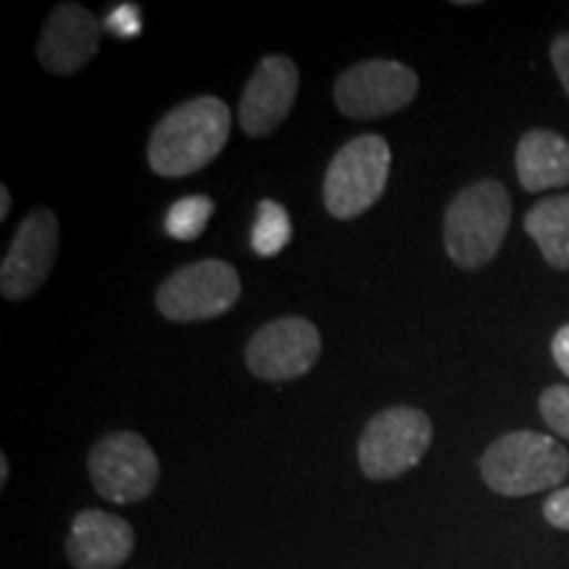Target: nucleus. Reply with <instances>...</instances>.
<instances>
[{
  "label": "nucleus",
  "mask_w": 569,
  "mask_h": 569,
  "mask_svg": "<svg viewBox=\"0 0 569 569\" xmlns=\"http://www.w3.org/2000/svg\"><path fill=\"white\" fill-rule=\"evenodd\" d=\"M134 549V530L122 517L84 509L71 519L67 557L74 569H117Z\"/></svg>",
  "instance_id": "ddd939ff"
},
{
  "label": "nucleus",
  "mask_w": 569,
  "mask_h": 569,
  "mask_svg": "<svg viewBox=\"0 0 569 569\" xmlns=\"http://www.w3.org/2000/svg\"><path fill=\"white\" fill-rule=\"evenodd\" d=\"M319 351L322 338L309 319L282 317L261 327L248 340L246 365L261 380H296L317 365Z\"/></svg>",
  "instance_id": "1a4fd4ad"
},
{
  "label": "nucleus",
  "mask_w": 569,
  "mask_h": 569,
  "mask_svg": "<svg viewBox=\"0 0 569 569\" xmlns=\"http://www.w3.org/2000/svg\"><path fill=\"white\" fill-rule=\"evenodd\" d=\"M230 109L213 96L177 106L156 124L148 163L159 177H188L222 153L230 138Z\"/></svg>",
  "instance_id": "f257e3e1"
},
{
  "label": "nucleus",
  "mask_w": 569,
  "mask_h": 569,
  "mask_svg": "<svg viewBox=\"0 0 569 569\" xmlns=\"http://www.w3.org/2000/svg\"><path fill=\"white\" fill-rule=\"evenodd\" d=\"M213 213V201L209 196H188L177 201L167 211V232L177 240H196L201 238L206 224Z\"/></svg>",
  "instance_id": "f3484780"
},
{
  "label": "nucleus",
  "mask_w": 569,
  "mask_h": 569,
  "mask_svg": "<svg viewBox=\"0 0 569 569\" xmlns=\"http://www.w3.org/2000/svg\"><path fill=\"white\" fill-rule=\"evenodd\" d=\"M106 30L119 38H132L140 32V11L134 6H119L106 19Z\"/></svg>",
  "instance_id": "6ab92c4d"
},
{
  "label": "nucleus",
  "mask_w": 569,
  "mask_h": 569,
  "mask_svg": "<svg viewBox=\"0 0 569 569\" xmlns=\"http://www.w3.org/2000/svg\"><path fill=\"white\" fill-rule=\"evenodd\" d=\"M525 232L553 269H569V196H551L532 206L525 217Z\"/></svg>",
  "instance_id": "2eb2a0df"
},
{
  "label": "nucleus",
  "mask_w": 569,
  "mask_h": 569,
  "mask_svg": "<svg viewBox=\"0 0 569 569\" xmlns=\"http://www.w3.org/2000/svg\"><path fill=\"white\" fill-rule=\"evenodd\" d=\"M298 96V67L288 56H267L248 80L240 98V127L251 138H264L282 124Z\"/></svg>",
  "instance_id": "9b49d317"
},
{
  "label": "nucleus",
  "mask_w": 569,
  "mask_h": 569,
  "mask_svg": "<svg viewBox=\"0 0 569 569\" xmlns=\"http://www.w3.org/2000/svg\"><path fill=\"white\" fill-rule=\"evenodd\" d=\"M9 482V457H0V486H6Z\"/></svg>",
  "instance_id": "b1692460"
},
{
  "label": "nucleus",
  "mask_w": 569,
  "mask_h": 569,
  "mask_svg": "<svg viewBox=\"0 0 569 569\" xmlns=\"http://www.w3.org/2000/svg\"><path fill=\"white\" fill-rule=\"evenodd\" d=\"M540 417L553 432L569 440V386H551L540 396Z\"/></svg>",
  "instance_id": "a211bd4d"
},
{
  "label": "nucleus",
  "mask_w": 569,
  "mask_h": 569,
  "mask_svg": "<svg viewBox=\"0 0 569 569\" xmlns=\"http://www.w3.org/2000/svg\"><path fill=\"white\" fill-rule=\"evenodd\" d=\"M9 211H11V193L3 184V188H0V219L9 217Z\"/></svg>",
  "instance_id": "5701e85b"
},
{
  "label": "nucleus",
  "mask_w": 569,
  "mask_h": 569,
  "mask_svg": "<svg viewBox=\"0 0 569 569\" xmlns=\"http://www.w3.org/2000/svg\"><path fill=\"white\" fill-rule=\"evenodd\" d=\"M101 24L80 3L56 6L42 27L38 59L53 74H74L98 53Z\"/></svg>",
  "instance_id": "f8f14e48"
},
{
  "label": "nucleus",
  "mask_w": 569,
  "mask_h": 569,
  "mask_svg": "<svg viewBox=\"0 0 569 569\" xmlns=\"http://www.w3.org/2000/svg\"><path fill=\"white\" fill-rule=\"evenodd\" d=\"M390 174V146L359 134L336 153L325 174V206L336 219H356L380 201Z\"/></svg>",
  "instance_id": "20e7f679"
},
{
  "label": "nucleus",
  "mask_w": 569,
  "mask_h": 569,
  "mask_svg": "<svg viewBox=\"0 0 569 569\" xmlns=\"http://www.w3.org/2000/svg\"><path fill=\"white\" fill-rule=\"evenodd\" d=\"M419 77L407 63L375 59L346 69L336 82V103L351 119H380L417 98Z\"/></svg>",
  "instance_id": "6e6552de"
},
{
  "label": "nucleus",
  "mask_w": 569,
  "mask_h": 569,
  "mask_svg": "<svg viewBox=\"0 0 569 569\" xmlns=\"http://www.w3.org/2000/svg\"><path fill=\"white\" fill-rule=\"evenodd\" d=\"M511 222V198L501 182L478 180L448 203L446 253L461 269L486 267L501 251Z\"/></svg>",
  "instance_id": "f03ea898"
},
{
  "label": "nucleus",
  "mask_w": 569,
  "mask_h": 569,
  "mask_svg": "<svg viewBox=\"0 0 569 569\" xmlns=\"http://www.w3.org/2000/svg\"><path fill=\"white\" fill-rule=\"evenodd\" d=\"M543 517L546 522L553 525L559 530H569V488H561L557 493H551L543 503Z\"/></svg>",
  "instance_id": "aec40b11"
},
{
  "label": "nucleus",
  "mask_w": 569,
  "mask_h": 569,
  "mask_svg": "<svg viewBox=\"0 0 569 569\" xmlns=\"http://www.w3.org/2000/svg\"><path fill=\"white\" fill-rule=\"evenodd\" d=\"M517 177L525 190L565 188L569 184V140L551 130H530L517 146Z\"/></svg>",
  "instance_id": "4468645a"
},
{
  "label": "nucleus",
  "mask_w": 569,
  "mask_h": 569,
  "mask_svg": "<svg viewBox=\"0 0 569 569\" xmlns=\"http://www.w3.org/2000/svg\"><path fill=\"white\" fill-rule=\"evenodd\" d=\"M238 298L240 277L234 267L219 259H206L167 277L156 293V306L172 322H201L227 315Z\"/></svg>",
  "instance_id": "0eeeda50"
},
{
  "label": "nucleus",
  "mask_w": 569,
  "mask_h": 569,
  "mask_svg": "<svg viewBox=\"0 0 569 569\" xmlns=\"http://www.w3.org/2000/svg\"><path fill=\"white\" fill-rule=\"evenodd\" d=\"M551 353H553V361H557L561 372L569 377V325L561 327L557 336H553Z\"/></svg>",
  "instance_id": "4be33fe9"
},
{
  "label": "nucleus",
  "mask_w": 569,
  "mask_h": 569,
  "mask_svg": "<svg viewBox=\"0 0 569 569\" xmlns=\"http://www.w3.org/2000/svg\"><path fill=\"white\" fill-rule=\"evenodd\" d=\"M59 251V219L53 211L38 209L21 222L9 253L0 267V290L9 301H21L38 293L51 274Z\"/></svg>",
  "instance_id": "9d476101"
},
{
  "label": "nucleus",
  "mask_w": 569,
  "mask_h": 569,
  "mask_svg": "<svg viewBox=\"0 0 569 569\" xmlns=\"http://www.w3.org/2000/svg\"><path fill=\"white\" fill-rule=\"evenodd\" d=\"M482 480L498 496H532L557 488L569 472V453L557 438L543 432H507L488 446L480 459Z\"/></svg>",
  "instance_id": "7ed1b4c3"
},
{
  "label": "nucleus",
  "mask_w": 569,
  "mask_h": 569,
  "mask_svg": "<svg viewBox=\"0 0 569 569\" xmlns=\"http://www.w3.org/2000/svg\"><path fill=\"white\" fill-rule=\"evenodd\" d=\"M290 240V217L277 201H261L256 209L251 246L259 256H277Z\"/></svg>",
  "instance_id": "dca6fc26"
},
{
  "label": "nucleus",
  "mask_w": 569,
  "mask_h": 569,
  "mask_svg": "<svg viewBox=\"0 0 569 569\" xmlns=\"http://www.w3.org/2000/svg\"><path fill=\"white\" fill-rule=\"evenodd\" d=\"M551 63H553V69H557L559 82L565 84V90H567V96H569V32L559 34V38L553 40V46H551Z\"/></svg>",
  "instance_id": "412c9836"
},
{
  "label": "nucleus",
  "mask_w": 569,
  "mask_h": 569,
  "mask_svg": "<svg viewBox=\"0 0 569 569\" xmlns=\"http://www.w3.org/2000/svg\"><path fill=\"white\" fill-rule=\"evenodd\" d=\"M90 480L106 501L138 503L146 501L159 486V457L138 432H111L90 448Z\"/></svg>",
  "instance_id": "423d86ee"
},
{
  "label": "nucleus",
  "mask_w": 569,
  "mask_h": 569,
  "mask_svg": "<svg viewBox=\"0 0 569 569\" xmlns=\"http://www.w3.org/2000/svg\"><path fill=\"white\" fill-rule=\"evenodd\" d=\"M432 443L422 409L393 407L369 419L359 440V465L369 480H393L415 469Z\"/></svg>",
  "instance_id": "39448f33"
}]
</instances>
